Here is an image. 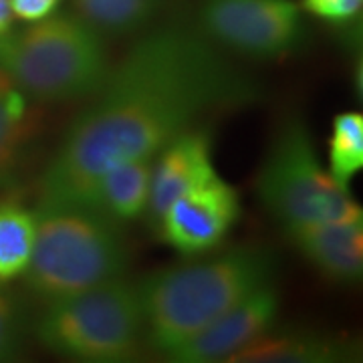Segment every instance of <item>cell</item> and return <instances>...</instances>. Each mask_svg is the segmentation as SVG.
<instances>
[{
	"label": "cell",
	"instance_id": "1",
	"mask_svg": "<svg viewBox=\"0 0 363 363\" xmlns=\"http://www.w3.org/2000/svg\"><path fill=\"white\" fill-rule=\"evenodd\" d=\"M260 99V87L202 33L164 26L109 67L40 178V198L89 202L116 164L152 160L202 117Z\"/></svg>",
	"mask_w": 363,
	"mask_h": 363
},
{
	"label": "cell",
	"instance_id": "2",
	"mask_svg": "<svg viewBox=\"0 0 363 363\" xmlns=\"http://www.w3.org/2000/svg\"><path fill=\"white\" fill-rule=\"evenodd\" d=\"M272 277L274 257L262 247L228 248L154 272L135 286L143 335L168 357L236 303L271 285Z\"/></svg>",
	"mask_w": 363,
	"mask_h": 363
},
{
	"label": "cell",
	"instance_id": "3",
	"mask_svg": "<svg viewBox=\"0 0 363 363\" xmlns=\"http://www.w3.org/2000/svg\"><path fill=\"white\" fill-rule=\"evenodd\" d=\"M128 264L121 226L79 200L40 198L35 240L25 271L28 289L45 303L119 279Z\"/></svg>",
	"mask_w": 363,
	"mask_h": 363
},
{
	"label": "cell",
	"instance_id": "4",
	"mask_svg": "<svg viewBox=\"0 0 363 363\" xmlns=\"http://www.w3.org/2000/svg\"><path fill=\"white\" fill-rule=\"evenodd\" d=\"M109 71L104 35L75 13H55L0 35V75L30 101L91 97Z\"/></svg>",
	"mask_w": 363,
	"mask_h": 363
},
{
	"label": "cell",
	"instance_id": "5",
	"mask_svg": "<svg viewBox=\"0 0 363 363\" xmlns=\"http://www.w3.org/2000/svg\"><path fill=\"white\" fill-rule=\"evenodd\" d=\"M35 335L52 353L85 363L130 362L143 339L138 289L121 277L47 301Z\"/></svg>",
	"mask_w": 363,
	"mask_h": 363
},
{
	"label": "cell",
	"instance_id": "6",
	"mask_svg": "<svg viewBox=\"0 0 363 363\" xmlns=\"http://www.w3.org/2000/svg\"><path fill=\"white\" fill-rule=\"evenodd\" d=\"M264 210L283 228L331 220H362V206L329 176L301 119L279 130L257 178Z\"/></svg>",
	"mask_w": 363,
	"mask_h": 363
},
{
	"label": "cell",
	"instance_id": "7",
	"mask_svg": "<svg viewBox=\"0 0 363 363\" xmlns=\"http://www.w3.org/2000/svg\"><path fill=\"white\" fill-rule=\"evenodd\" d=\"M198 23L212 45L255 61L291 57L307 33L295 0H204Z\"/></svg>",
	"mask_w": 363,
	"mask_h": 363
},
{
	"label": "cell",
	"instance_id": "8",
	"mask_svg": "<svg viewBox=\"0 0 363 363\" xmlns=\"http://www.w3.org/2000/svg\"><path fill=\"white\" fill-rule=\"evenodd\" d=\"M240 214L238 190L214 174L178 196L152 230L184 257H202L233 233Z\"/></svg>",
	"mask_w": 363,
	"mask_h": 363
},
{
	"label": "cell",
	"instance_id": "9",
	"mask_svg": "<svg viewBox=\"0 0 363 363\" xmlns=\"http://www.w3.org/2000/svg\"><path fill=\"white\" fill-rule=\"evenodd\" d=\"M279 307L281 303L272 283L262 286L172 351L168 359L180 363L228 362L236 351L271 331Z\"/></svg>",
	"mask_w": 363,
	"mask_h": 363
},
{
	"label": "cell",
	"instance_id": "10",
	"mask_svg": "<svg viewBox=\"0 0 363 363\" xmlns=\"http://www.w3.org/2000/svg\"><path fill=\"white\" fill-rule=\"evenodd\" d=\"M216 174L212 162V138L204 128H192L169 140L152 157V182L145 220L156 226L166 208L184 192Z\"/></svg>",
	"mask_w": 363,
	"mask_h": 363
},
{
	"label": "cell",
	"instance_id": "11",
	"mask_svg": "<svg viewBox=\"0 0 363 363\" xmlns=\"http://www.w3.org/2000/svg\"><path fill=\"white\" fill-rule=\"evenodd\" d=\"M298 255L325 279L353 285L363 274V218L298 224L285 228Z\"/></svg>",
	"mask_w": 363,
	"mask_h": 363
},
{
	"label": "cell",
	"instance_id": "12",
	"mask_svg": "<svg viewBox=\"0 0 363 363\" xmlns=\"http://www.w3.org/2000/svg\"><path fill=\"white\" fill-rule=\"evenodd\" d=\"M353 345L337 337L311 331L272 333L236 351L228 363H335L353 359Z\"/></svg>",
	"mask_w": 363,
	"mask_h": 363
},
{
	"label": "cell",
	"instance_id": "13",
	"mask_svg": "<svg viewBox=\"0 0 363 363\" xmlns=\"http://www.w3.org/2000/svg\"><path fill=\"white\" fill-rule=\"evenodd\" d=\"M152 160H131L116 164L97 178L89 202L119 226L145 216L150 202Z\"/></svg>",
	"mask_w": 363,
	"mask_h": 363
},
{
	"label": "cell",
	"instance_id": "14",
	"mask_svg": "<svg viewBox=\"0 0 363 363\" xmlns=\"http://www.w3.org/2000/svg\"><path fill=\"white\" fill-rule=\"evenodd\" d=\"M35 240V210L16 200H0V285L23 277Z\"/></svg>",
	"mask_w": 363,
	"mask_h": 363
},
{
	"label": "cell",
	"instance_id": "15",
	"mask_svg": "<svg viewBox=\"0 0 363 363\" xmlns=\"http://www.w3.org/2000/svg\"><path fill=\"white\" fill-rule=\"evenodd\" d=\"M71 4L99 35L128 37L152 23L162 0H71Z\"/></svg>",
	"mask_w": 363,
	"mask_h": 363
},
{
	"label": "cell",
	"instance_id": "16",
	"mask_svg": "<svg viewBox=\"0 0 363 363\" xmlns=\"http://www.w3.org/2000/svg\"><path fill=\"white\" fill-rule=\"evenodd\" d=\"M30 99L0 75V182L9 178L33 135Z\"/></svg>",
	"mask_w": 363,
	"mask_h": 363
},
{
	"label": "cell",
	"instance_id": "17",
	"mask_svg": "<svg viewBox=\"0 0 363 363\" xmlns=\"http://www.w3.org/2000/svg\"><path fill=\"white\" fill-rule=\"evenodd\" d=\"M327 172L341 188L350 190L351 180L363 168V116L357 111L337 113L331 121L327 145Z\"/></svg>",
	"mask_w": 363,
	"mask_h": 363
},
{
	"label": "cell",
	"instance_id": "18",
	"mask_svg": "<svg viewBox=\"0 0 363 363\" xmlns=\"http://www.w3.org/2000/svg\"><path fill=\"white\" fill-rule=\"evenodd\" d=\"M25 345V319L18 301L0 285V362H13Z\"/></svg>",
	"mask_w": 363,
	"mask_h": 363
},
{
	"label": "cell",
	"instance_id": "19",
	"mask_svg": "<svg viewBox=\"0 0 363 363\" xmlns=\"http://www.w3.org/2000/svg\"><path fill=\"white\" fill-rule=\"evenodd\" d=\"M301 11L329 25H351L359 18L363 0H301Z\"/></svg>",
	"mask_w": 363,
	"mask_h": 363
},
{
	"label": "cell",
	"instance_id": "20",
	"mask_svg": "<svg viewBox=\"0 0 363 363\" xmlns=\"http://www.w3.org/2000/svg\"><path fill=\"white\" fill-rule=\"evenodd\" d=\"M63 0H9L14 18L23 23H39L57 13Z\"/></svg>",
	"mask_w": 363,
	"mask_h": 363
},
{
	"label": "cell",
	"instance_id": "21",
	"mask_svg": "<svg viewBox=\"0 0 363 363\" xmlns=\"http://www.w3.org/2000/svg\"><path fill=\"white\" fill-rule=\"evenodd\" d=\"M13 21L14 16L13 13H11L9 0H0V35L13 28Z\"/></svg>",
	"mask_w": 363,
	"mask_h": 363
}]
</instances>
